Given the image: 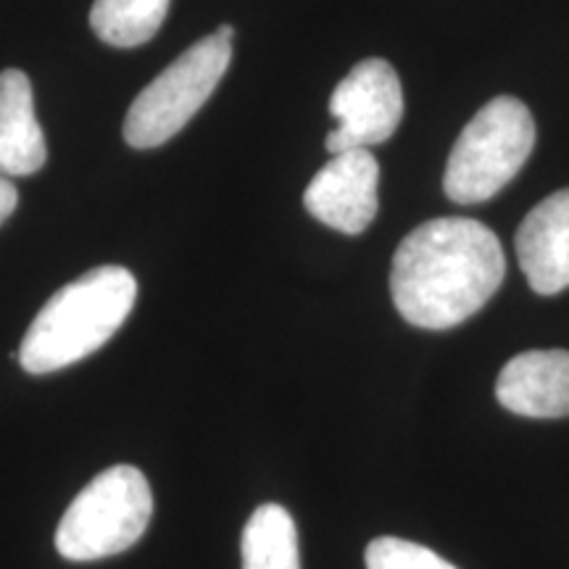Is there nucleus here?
I'll return each mask as SVG.
<instances>
[{
  "label": "nucleus",
  "mask_w": 569,
  "mask_h": 569,
  "mask_svg": "<svg viewBox=\"0 0 569 569\" xmlns=\"http://www.w3.org/2000/svg\"><path fill=\"white\" fill-rule=\"evenodd\" d=\"M230 59V40L211 34L169 63L127 111V146L146 151L172 140L209 101L211 92L222 82Z\"/></svg>",
  "instance_id": "obj_5"
},
{
  "label": "nucleus",
  "mask_w": 569,
  "mask_h": 569,
  "mask_svg": "<svg viewBox=\"0 0 569 569\" xmlns=\"http://www.w3.org/2000/svg\"><path fill=\"white\" fill-rule=\"evenodd\" d=\"M217 34H219V38H224V40H232V38H234V27L222 24V27H219V30H217Z\"/></svg>",
  "instance_id": "obj_15"
},
{
  "label": "nucleus",
  "mask_w": 569,
  "mask_h": 569,
  "mask_svg": "<svg viewBox=\"0 0 569 569\" xmlns=\"http://www.w3.org/2000/svg\"><path fill=\"white\" fill-rule=\"evenodd\" d=\"M338 127L327 134L330 156L380 146L393 138L403 117V90L386 59H367L348 71L330 98Z\"/></svg>",
  "instance_id": "obj_6"
},
{
  "label": "nucleus",
  "mask_w": 569,
  "mask_h": 569,
  "mask_svg": "<svg viewBox=\"0 0 569 569\" xmlns=\"http://www.w3.org/2000/svg\"><path fill=\"white\" fill-rule=\"evenodd\" d=\"M496 398L519 417H569V351L551 348L517 353L498 375Z\"/></svg>",
  "instance_id": "obj_9"
},
{
  "label": "nucleus",
  "mask_w": 569,
  "mask_h": 569,
  "mask_svg": "<svg viewBox=\"0 0 569 569\" xmlns=\"http://www.w3.org/2000/svg\"><path fill=\"white\" fill-rule=\"evenodd\" d=\"M536 146V119L519 98L498 96L475 113L448 156L443 190L453 203L490 201L519 174Z\"/></svg>",
  "instance_id": "obj_3"
},
{
  "label": "nucleus",
  "mask_w": 569,
  "mask_h": 569,
  "mask_svg": "<svg viewBox=\"0 0 569 569\" xmlns=\"http://www.w3.org/2000/svg\"><path fill=\"white\" fill-rule=\"evenodd\" d=\"M19 203V193L13 188V182L6 174H0V224L11 217L13 209Z\"/></svg>",
  "instance_id": "obj_14"
},
{
  "label": "nucleus",
  "mask_w": 569,
  "mask_h": 569,
  "mask_svg": "<svg viewBox=\"0 0 569 569\" xmlns=\"http://www.w3.org/2000/svg\"><path fill=\"white\" fill-rule=\"evenodd\" d=\"M367 569H457L425 546L403 538H377L367 546Z\"/></svg>",
  "instance_id": "obj_13"
},
{
  "label": "nucleus",
  "mask_w": 569,
  "mask_h": 569,
  "mask_svg": "<svg viewBox=\"0 0 569 569\" xmlns=\"http://www.w3.org/2000/svg\"><path fill=\"white\" fill-rule=\"evenodd\" d=\"M153 493L138 467L117 465L90 480L69 503L56 530V549L69 561H96L132 549L146 536Z\"/></svg>",
  "instance_id": "obj_4"
},
{
  "label": "nucleus",
  "mask_w": 569,
  "mask_h": 569,
  "mask_svg": "<svg viewBox=\"0 0 569 569\" xmlns=\"http://www.w3.org/2000/svg\"><path fill=\"white\" fill-rule=\"evenodd\" d=\"M138 280L124 267H98L63 284L40 309L19 348L30 375H51L88 359L109 343L130 317Z\"/></svg>",
  "instance_id": "obj_2"
},
{
  "label": "nucleus",
  "mask_w": 569,
  "mask_h": 569,
  "mask_svg": "<svg viewBox=\"0 0 569 569\" xmlns=\"http://www.w3.org/2000/svg\"><path fill=\"white\" fill-rule=\"evenodd\" d=\"M507 277L496 232L478 219L419 224L398 246L390 293L398 315L422 330H451L478 315Z\"/></svg>",
  "instance_id": "obj_1"
},
{
  "label": "nucleus",
  "mask_w": 569,
  "mask_h": 569,
  "mask_svg": "<svg viewBox=\"0 0 569 569\" xmlns=\"http://www.w3.org/2000/svg\"><path fill=\"white\" fill-rule=\"evenodd\" d=\"M517 259L538 296L569 288V188L551 193L519 224Z\"/></svg>",
  "instance_id": "obj_8"
},
{
  "label": "nucleus",
  "mask_w": 569,
  "mask_h": 569,
  "mask_svg": "<svg viewBox=\"0 0 569 569\" xmlns=\"http://www.w3.org/2000/svg\"><path fill=\"white\" fill-rule=\"evenodd\" d=\"M46 159L30 77L21 69L0 71V174L30 177L46 167Z\"/></svg>",
  "instance_id": "obj_10"
},
{
  "label": "nucleus",
  "mask_w": 569,
  "mask_h": 569,
  "mask_svg": "<svg viewBox=\"0 0 569 569\" xmlns=\"http://www.w3.org/2000/svg\"><path fill=\"white\" fill-rule=\"evenodd\" d=\"M169 0H96L90 27L113 48L142 46L161 30Z\"/></svg>",
  "instance_id": "obj_12"
},
{
  "label": "nucleus",
  "mask_w": 569,
  "mask_h": 569,
  "mask_svg": "<svg viewBox=\"0 0 569 569\" xmlns=\"http://www.w3.org/2000/svg\"><path fill=\"white\" fill-rule=\"evenodd\" d=\"M380 163L369 148L332 156L303 193V206L317 222L343 234H361L377 217Z\"/></svg>",
  "instance_id": "obj_7"
},
{
  "label": "nucleus",
  "mask_w": 569,
  "mask_h": 569,
  "mask_svg": "<svg viewBox=\"0 0 569 569\" xmlns=\"http://www.w3.org/2000/svg\"><path fill=\"white\" fill-rule=\"evenodd\" d=\"M243 569H301L296 522L280 503H264L248 519Z\"/></svg>",
  "instance_id": "obj_11"
}]
</instances>
